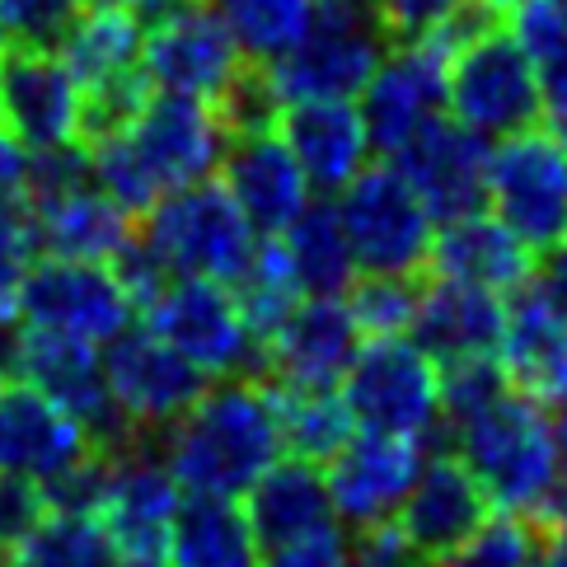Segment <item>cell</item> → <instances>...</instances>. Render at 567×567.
Masks as SVG:
<instances>
[{
  "label": "cell",
  "mask_w": 567,
  "mask_h": 567,
  "mask_svg": "<svg viewBox=\"0 0 567 567\" xmlns=\"http://www.w3.org/2000/svg\"><path fill=\"white\" fill-rule=\"evenodd\" d=\"M535 281L544 287V296H549L554 306H558V315L567 319V239H563L558 249H549V254H544V262H539Z\"/></svg>",
  "instance_id": "cell-45"
},
{
  "label": "cell",
  "mask_w": 567,
  "mask_h": 567,
  "mask_svg": "<svg viewBox=\"0 0 567 567\" xmlns=\"http://www.w3.org/2000/svg\"><path fill=\"white\" fill-rule=\"evenodd\" d=\"M493 6H506V0H493Z\"/></svg>",
  "instance_id": "cell-50"
},
{
  "label": "cell",
  "mask_w": 567,
  "mask_h": 567,
  "mask_svg": "<svg viewBox=\"0 0 567 567\" xmlns=\"http://www.w3.org/2000/svg\"><path fill=\"white\" fill-rule=\"evenodd\" d=\"M85 6H94V0H85Z\"/></svg>",
  "instance_id": "cell-51"
},
{
  "label": "cell",
  "mask_w": 567,
  "mask_h": 567,
  "mask_svg": "<svg viewBox=\"0 0 567 567\" xmlns=\"http://www.w3.org/2000/svg\"><path fill=\"white\" fill-rule=\"evenodd\" d=\"M451 38V62H445V113L474 136L506 141L544 123V94L530 56L520 52L512 29L502 24L497 6L478 10Z\"/></svg>",
  "instance_id": "cell-4"
},
{
  "label": "cell",
  "mask_w": 567,
  "mask_h": 567,
  "mask_svg": "<svg viewBox=\"0 0 567 567\" xmlns=\"http://www.w3.org/2000/svg\"><path fill=\"white\" fill-rule=\"evenodd\" d=\"M497 367L516 394L558 409L567 403V319L544 296L539 281H525L520 291L506 296Z\"/></svg>",
  "instance_id": "cell-25"
},
{
  "label": "cell",
  "mask_w": 567,
  "mask_h": 567,
  "mask_svg": "<svg viewBox=\"0 0 567 567\" xmlns=\"http://www.w3.org/2000/svg\"><path fill=\"white\" fill-rule=\"evenodd\" d=\"M262 567H352V539L342 525H329V530H315L306 539L262 554Z\"/></svg>",
  "instance_id": "cell-43"
},
{
  "label": "cell",
  "mask_w": 567,
  "mask_h": 567,
  "mask_svg": "<svg viewBox=\"0 0 567 567\" xmlns=\"http://www.w3.org/2000/svg\"><path fill=\"white\" fill-rule=\"evenodd\" d=\"M43 516H48V493L38 488V483L0 474V558H6Z\"/></svg>",
  "instance_id": "cell-42"
},
{
  "label": "cell",
  "mask_w": 567,
  "mask_h": 567,
  "mask_svg": "<svg viewBox=\"0 0 567 567\" xmlns=\"http://www.w3.org/2000/svg\"><path fill=\"white\" fill-rule=\"evenodd\" d=\"M488 516H493V502L478 488V478L464 470L460 455L436 451V455H427V464H422L413 493L399 506L394 520L422 549V558L432 567H441Z\"/></svg>",
  "instance_id": "cell-26"
},
{
  "label": "cell",
  "mask_w": 567,
  "mask_h": 567,
  "mask_svg": "<svg viewBox=\"0 0 567 567\" xmlns=\"http://www.w3.org/2000/svg\"><path fill=\"white\" fill-rule=\"evenodd\" d=\"M554 432H558V460H563V474H567V403H558V413H554Z\"/></svg>",
  "instance_id": "cell-47"
},
{
  "label": "cell",
  "mask_w": 567,
  "mask_h": 567,
  "mask_svg": "<svg viewBox=\"0 0 567 567\" xmlns=\"http://www.w3.org/2000/svg\"><path fill=\"white\" fill-rule=\"evenodd\" d=\"M488 155H493L488 141L474 136L470 127H460L445 113L432 127H422L409 146H399L390 155V165L427 202L436 226H445L455 216L488 207Z\"/></svg>",
  "instance_id": "cell-21"
},
{
  "label": "cell",
  "mask_w": 567,
  "mask_h": 567,
  "mask_svg": "<svg viewBox=\"0 0 567 567\" xmlns=\"http://www.w3.org/2000/svg\"><path fill=\"white\" fill-rule=\"evenodd\" d=\"M136 239L169 277H202L226 287L245 277L262 245L220 178L165 193L146 216H136Z\"/></svg>",
  "instance_id": "cell-5"
},
{
  "label": "cell",
  "mask_w": 567,
  "mask_h": 567,
  "mask_svg": "<svg viewBox=\"0 0 567 567\" xmlns=\"http://www.w3.org/2000/svg\"><path fill=\"white\" fill-rule=\"evenodd\" d=\"M445 451L478 478L493 512L535 520L539 530L567 525V474L558 460L554 413L516 390L483 403L478 413L445 422Z\"/></svg>",
  "instance_id": "cell-2"
},
{
  "label": "cell",
  "mask_w": 567,
  "mask_h": 567,
  "mask_svg": "<svg viewBox=\"0 0 567 567\" xmlns=\"http://www.w3.org/2000/svg\"><path fill=\"white\" fill-rule=\"evenodd\" d=\"M272 399H277L281 451L296 460L323 464L357 432L348 403H342V390H291V384H272Z\"/></svg>",
  "instance_id": "cell-34"
},
{
  "label": "cell",
  "mask_w": 567,
  "mask_h": 567,
  "mask_svg": "<svg viewBox=\"0 0 567 567\" xmlns=\"http://www.w3.org/2000/svg\"><path fill=\"white\" fill-rule=\"evenodd\" d=\"M14 319L38 333H62L75 342L109 348L117 333H127L136 300L123 277L109 262H75V258H38L14 300Z\"/></svg>",
  "instance_id": "cell-11"
},
{
  "label": "cell",
  "mask_w": 567,
  "mask_h": 567,
  "mask_svg": "<svg viewBox=\"0 0 567 567\" xmlns=\"http://www.w3.org/2000/svg\"><path fill=\"white\" fill-rule=\"evenodd\" d=\"M539 544H544V530L535 520L493 512L441 567H535Z\"/></svg>",
  "instance_id": "cell-37"
},
{
  "label": "cell",
  "mask_w": 567,
  "mask_h": 567,
  "mask_svg": "<svg viewBox=\"0 0 567 567\" xmlns=\"http://www.w3.org/2000/svg\"><path fill=\"white\" fill-rule=\"evenodd\" d=\"M535 567H567V525H558V530H544Z\"/></svg>",
  "instance_id": "cell-46"
},
{
  "label": "cell",
  "mask_w": 567,
  "mask_h": 567,
  "mask_svg": "<svg viewBox=\"0 0 567 567\" xmlns=\"http://www.w3.org/2000/svg\"><path fill=\"white\" fill-rule=\"evenodd\" d=\"M361 342L348 296H306L262 342V375L291 390H338Z\"/></svg>",
  "instance_id": "cell-20"
},
{
  "label": "cell",
  "mask_w": 567,
  "mask_h": 567,
  "mask_svg": "<svg viewBox=\"0 0 567 567\" xmlns=\"http://www.w3.org/2000/svg\"><path fill=\"white\" fill-rule=\"evenodd\" d=\"M174 567H258L262 544L235 497H184L165 544Z\"/></svg>",
  "instance_id": "cell-30"
},
{
  "label": "cell",
  "mask_w": 567,
  "mask_h": 567,
  "mask_svg": "<svg viewBox=\"0 0 567 567\" xmlns=\"http://www.w3.org/2000/svg\"><path fill=\"white\" fill-rule=\"evenodd\" d=\"M384 48H390V33L380 29L371 6L319 0V14L306 38L258 71L277 109L306 104V99H357L375 75Z\"/></svg>",
  "instance_id": "cell-6"
},
{
  "label": "cell",
  "mask_w": 567,
  "mask_h": 567,
  "mask_svg": "<svg viewBox=\"0 0 567 567\" xmlns=\"http://www.w3.org/2000/svg\"><path fill=\"white\" fill-rule=\"evenodd\" d=\"M348 539H352V567H432L417 544L403 535L399 520L361 525V530H348Z\"/></svg>",
  "instance_id": "cell-41"
},
{
  "label": "cell",
  "mask_w": 567,
  "mask_h": 567,
  "mask_svg": "<svg viewBox=\"0 0 567 567\" xmlns=\"http://www.w3.org/2000/svg\"><path fill=\"white\" fill-rule=\"evenodd\" d=\"M445 62H451V38H409L390 43L380 56L367 90L357 94V109L367 117L375 159H390L399 146L445 117Z\"/></svg>",
  "instance_id": "cell-14"
},
{
  "label": "cell",
  "mask_w": 567,
  "mask_h": 567,
  "mask_svg": "<svg viewBox=\"0 0 567 567\" xmlns=\"http://www.w3.org/2000/svg\"><path fill=\"white\" fill-rule=\"evenodd\" d=\"M277 136L287 141L315 197H338L352 178L375 165V146L357 99H306L277 109Z\"/></svg>",
  "instance_id": "cell-24"
},
{
  "label": "cell",
  "mask_w": 567,
  "mask_h": 567,
  "mask_svg": "<svg viewBox=\"0 0 567 567\" xmlns=\"http://www.w3.org/2000/svg\"><path fill=\"white\" fill-rule=\"evenodd\" d=\"M184 497V483L174 478L155 436H132L117 451H104L94 516L123 558H165Z\"/></svg>",
  "instance_id": "cell-13"
},
{
  "label": "cell",
  "mask_w": 567,
  "mask_h": 567,
  "mask_svg": "<svg viewBox=\"0 0 567 567\" xmlns=\"http://www.w3.org/2000/svg\"><path fill=\"white\" fill-rule=\"evenodd\" d=\"M245 516L254 525L262 554L338 525L323 470L310 460H296V455H281L272 470L245 493Z\"/></svg>",
  "instance_id": "cell-29"
},
{
  "label": "cell",
  "mask_w": 567,
  "mask_h": 567,
  "mask_svg": "<svg viewBox=\"0 0 567 567\" xmlns=\"http://www.w3.org/2000/svg\"><path fill=\"white\" fill-rule=\"evenodd\" d=\"M422 464H427V441L357 427L319 464L338 525L342 530H361V525L394 520L399 506L413 493Z\"/></svg>",
  "instance_id": "cell-16"
},
{
  "label": "cell",
  "mask_w": 567,
  "mask_h": 567,
  "mask_svg": "<svg viewBox=\"0 0 567 567\" xmlns=\"http://www.w3.org/2000/svg\"><path fill=\"white\" fill-rule=\"evenodd\" d=\"M10 567H117L123 554L94 512L48 506V516L6 554Z\"/></svg>",
  "instance_id": "cell-32"
},
{
  "label": "cell",
  "mask_w": 567,
  "mask_h": 567,
  "mask_svg": "<svg viewBox=\"0 0 567 567\" xmlns=\"http://www.w3.org/2000/svg\"><path fill=\"white\" fill-rule=\"evenodd\" d=\"M417 277H357L348 291V310L361 338H409L417 319Z\"/></svg>",
  "instance_id": "cell-36"
},
{
  "label": "cell",
  "mask_w": 567,
  "mask_h": 567,
  "mask_svg": "<svg viewBox=\"0 0 567 567\" xmlns=\"http://www.w3.org/2000/svg\"><path fill=\"white\" fill-rule=\"evenodd\" d=\"M502 319H506V296L432 277L417 291V319L409 338L436 367H455V361L497 357Z\"/></svg>",
  "instance_id": "cell-28"
},
{
  "label": "cell",
  "mask_w": 567,
  "mask_h": 567,
  "mask_svg": "<svg viewBox=\"0 0 567 567\" xmlns=\"http://www.w3.org/2000/svg\"><path fill=\"white\" fill-rule=\"evenodd\" d=\"M277 249L287 258L300 296H348L352 281L361 277L333 197H315L310 207L277 235Z\"/></svg>",
  "instance_id": "cell-31"
},
{
  "label": "cell",
  "mask_w": 567,
  "mask_h": 567,
  "mask_svg": "<svg viewBox=\"0 0 567 567\" xmlns=\"http://www.w3.org/2000/svg\"><path fill=\"white\" fill-rule=\"evenodd\" d=\"M212 6L254 66H268L281 52H291L319 14V0H212Z\"/></svg>",
  "instance_id": "cell-35"
},
{
  "label": "cell",
  "mask_w": 567,
  "mask_h": 567,
  "mask_svg": "<svg viewBox=\"0 0 567 567\" xmlns=\"http://www.w3.org/2000/svg\"><path fill=\"white\" fill-rule=\"evenodd\" d=\"M104 371H109V390L117 399V413H123L132 436L169 432L212 384L193 361L178 357L141 319L104 348Z\"/></svg>",
  "instance_id": "cell-15"
},
{
  "label": "cell",
  "mask_w": 567,
  "mask_h": 567,
  "mask_svg": "<svg viewBox=\"0 0 567 567\" xmlns=\"http://www.w3.org/2000/svg\"><path fill=\"white\" fill-rule=\"evenodd\" d=\"M488 6L493 0H375V19L390 33V43H409V38L455 33L464 19H474Z\"/></svg>",
  "instance_id": "cell-39"
},
{
  "label": "cell",
  "mask_w": 567,
  "mask_h": 567,
  "mask_svg": "<svg viewBox=\"0 0 567 567\" xmlns=\"http://www.w3.org/2000/svg\"><path fill=\"white\" fill-rule=\"evenodd\" d=\"M117 567H174V563H165V558H123Z\"/></svg>",
  "instance_id": "cell-48"
},
{
  "label": "cell",
  "mask_w": 567,
  "mask_h": 567,
  "mask_svg": "<svg viewBox=\"0 0 567 567\" xmlns=\"http://www.w3.org/2000/svg\"><path fill=\"white\" fill-rule=\"evenodd\" d=\"M94 455L99 441L90 427H80L43 390H33L19 375L0 380V474L52 488L56 478H66Z\"/></svg>",
  "instance_id": "cell-19"
},
{
  "label": "cell",
  "mask_w": 567,
  "mask_h": 567,
  "mask_svg": "<svg viewBox=\"0 0 567 567\" xmlns=\"http://www.w3.org/2000/svg\"><path fill=\"white\" fill-rule=\"evenodd\" d=\"M249 66L254 62L239 52L230 24L212 0H174L146 19L141 75L155 94H184L220 109Z\"/></svg>",
  "instance_id": "cell-8"
},
{
  "label": "cell",
  "mask_w": 567,
  "mask_h": 567,
  "mask_svg": "<svg viewBox=\"0 0 567 567\" xmlns=\"http://www.w3.org/2000/svg\"><path fill=\"white\" fill-rule=\"evenodd\" d=\"M497 14L520 52L530 56L544 94V117L567 113V0H506Z\"/></svg>",
  "instance_id": "cell-33"
},
{
  "label": "cell",
  "mask_w": 567,
  "mask_h": 567,
  "mask_svg": "<svg viewBox=\"0 0 567 567\" xmlns=\"http://www.w3.org/2000/svg\"><path fill=\"white\" fill-rule=\"evenodd\" d=\"M43 258L24 197H0V319H14V300L33 262Z\"/></svg>",
  "instance_id": "cell-40"
},
{
  "label": "cell",
  "mask_w": 567,
  "mask_h": 567,
  "mask_svg": "<svg viewBox=\"0 0 567 567\" xmlns=\"http://www.w3.org/2000/svg\"><path fill=\"white\" fill-rule=\"evenodd\" d=\"M338 390L361 432L413 441H432L441 432V367L413 338L361 342Z\"/></svg>",
  "instance_id": "cell-10"
},
{
  "label": "cell",
  "mask_w": 567,
  "mask_h": 567,
  "mask_svg": "<svg viewBox=\"0 0 567 567\" xmlns=\"http://www.w3.org/2000/svg\"><path fill=\"white\" fill-rule=\"evenodd\" d=\"M427 272L493 291V296H512L525 281H535L539 254L516 230H506L488 207H478L470 216H455L445 226H436Z\"/></svg>",
  "instance_id": "cell-27"
},
{
  "label": "cell",
  "mask_w": 567,
  "mask_h": 567,
  "mask_svg": "<svg viewBox=\"0 0 567 567\" xmlns=\"http://www.w3.org/2000/svg\"><path fill=\"white\" fill-rule=\"evenodd\" d=\"M216 178L235 197V207L245 212L249 226L258 230V239H277L315 202L310 178L300 174L296 155L277 136V127L235 132Z\"/></svg>",
  "instance_id": "cell-22"
},
{
  "label": "cell",
  "mask_w": 567,
  "mask_h": 567,
  "mask_svg": "<svg viewBox=\"0 0 567 567\" xmlns=\"http://www.w3.org/2000/svg\"><path fill=\"white\" fill-rule=\"evenodd\" d=\"M14 375L29 380L33 390H43L56 409H66L80 427H90L99 451H117L132 441V427L117 413V399L109 390L104 371V348L94 342H75L62 333H38L19 323V361Z\"/></svg>",
  "instance_id": "cell-17"
},
{
  "label": "cell",
  "mask_w": 567,
  "mask_h": 567,
  "mask_svg": "<svg viewBox=\"0 0 567 567\" xmlns=\"http://www.w3.org/2000/svg\"><path fill=\"white\" fill-rule=\"evenodd\" d=\"M338 220L348 230V245L361 277H417L427 272L436 216L413 193L390 159L367 165L348 188L333 197Z\"/></svg>",
  "instance_id": "cell-7"
},
{
  "label": "cell",
  "mask_w": 567,
  "mask_h": 567,
  "mask_svg": "<svg viewBox=\"0 0 567 567\" xmlns=\"http://www.w3.org/2000/svg\"><path fill=\"white\" fill-rule=\"evenodd\" d=\"M24 178H29V151L0 127V197H24Z\"/></svg>",
  "instance_id": "cell-44"
},
{
  "label": "cell",
  "mask_w": 567,
  "mask_h": 567,
  "mask_svg": "<svg viewBox=\"0 0 567 567\" xmlns=\"http://www.w3.org/2000/svg\"><path fill=\"white\" fill-rule=\"evenodd\" d=\"M230 127L216 104L184 94H146L132 117L109 136L85 141L90 174L117 207L146 216L165 193L207 184L230 151Z\"/></svg>",
  "instance_id": "cell-1"
},
{
  "label": "cell",
  "mask_w": 567,
  "mask_h": 567,
  "mask_svg": "<svg viewBox=\"0 0 567 567\" xmlns=\"http://www.w3.org/2000/svg\"><path fill=\"white\" fill-rule=\"evenodd\" d=\"M141 323L155 329L207 380L262 375V342L254 338L249 319L226 281L169 277L165 291L141 310Z\"/></svg>",
  "instance_id": "cell-9"
},
{
  "label": "cell",
  "mask_w": 567,
  "mask_h": 567,
  "mask_svg": "<svg viewBox=\"0 0 567 567\" xmlns=\"http://www.w3.org/2000/svg\"><path fill=\"white\" fill-rule=\"evenodd\" d=\"M85 0H0V43L10 52H56Z\"/></svg>",
  "instance_id": "cell-38"
},
{
  "label": "cell",
  "mask_w": 567,
  "mask_h": 567,
  "mask_svg": "<svg viewBox=\"0 0 567 567\" xmlns=\"http://www.w3.org/2000/svg\"><path fill=\"white\" fill-rule=\"evenodd\" d=\"M159 455L188 497H235L287 455L277 427V399L262 375L212 380L193 409L155 436Z\"/></svg>",
  "instance_id": "cell-3"
},
{
  "label": "cell",
  "mask_w": 567,
  "mask_h": 567,
  "mask_svg": "<svg viewBox=\"0 0 567 567\" xmlns=\"http://www.w3.org/2000/svg\"><path fill=\"white\" fill-rule=\"evenodd\" d=\"M0 127L29 155L85 146V85L56 52H6Z\"/></svg>",
  "instance_id": "cell-18"
},
{
  "label": "cell",
  "mask_w": 567,
  "mask_h": 567,
  "mask_svg": "<svg viewBox=\"0 0 567 567\" xmlns=\"http://www.w3.org/2000/svg\"><path fill=\"white\" fill-rule=\"evenodd\" d=\"M38 230L43 258H75V262H113L132 249L136 216L94 184V174L75 178L62 188L24 193Z\"/></svg>",
  "instance_id": "cell-23"
},
{
  "label": "cell",
  "mask_w": 567,
  "mask_h": 567,
  "mask_svg": "<svg viewBox=\"0 0 567 567\" xmlns=\"http://www.w3.org/2000/svg\"><path fill=\"white\" fill-rule=\"evenodd\" d=\"M488 212L539 258L567 239V146L544 123L493 141Z\"/></svg>",
  "instance_id": "cell-12"
},
{
  "label": "cell",
  "mask_w": 567,
  "mask_h": 567,
  "mask_svg": "<svg viewBox=\"0 0 567 567\" xmlns=\"http://www.w3.org/2000/svg\"><path fill=\"white\" fill-rule=\"evenodd\" d=\"M6 52H10V48H6V43H0V62H6Z\"/></svg>",
  "instance_id": "cell-49"
}]
</instances>
